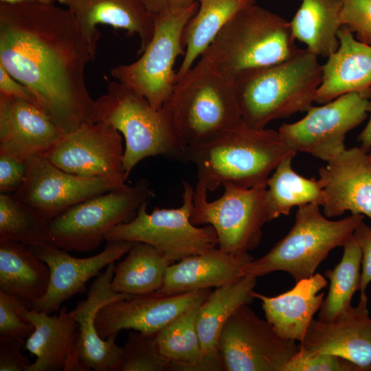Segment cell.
Listing matches in <instances>:
<instances>
[{
    "label": "cell",
    "instance_id": "obj_32",
    "mask_svg": "<svg viewBox=\"0 0 371 371\" xmlns=\"http://www.w3.org/2000/svg\"><path fill=\"white\" fill-rule=\"evenodd\" d=\"M295 155L283 159L267 181L265 201L268 221L281 215H288L295 206L323 204L324 194L319 179L305 178L292 168V159Z\"/></svg>",
    "mask_w": 371,
    "mask_h": 371
},
{
    "label": "cell",
    "instance_id": "obj_18",
    "mask_svg": "<svg viewBox=\"0 0 371 371\" xmlns=\"http://www.w3.org/2000/svg\"><path fill=\"white\" fill-rule=\"evenodd\" d=\"M327 218L345 212L371 218V155L360 147L346 149L319 168Z\"/></svg>",
    "mask_w": 371,
    "mask_h": 371
},
{
    "label": "cell",
    "instance_id": "obj_17",
    "mask_svg": "<svg viewBox=\"0 0 371 371\" xmlns=\"http://www.w3.org/2000/svg\"><path fill=\"white\" fill-rule=\"evenodd\" d=\"M134 242H108L99 254L88 258H75L49 243L28 247L48 266L49 287L45 295L31 304L30 309L49 315L56 312L63 302L85 291L89 279L100 273L109 263L127 254Z\"/></svg>",
    "mask_w": 371,
    "mask_h": 371
},
{
    "label": "cell",
    "instance_id": "obj_44",
    "mask_svg": "<svg viewBox=\"0 0 371 371\" xmlns=\"http://www.w3.org/2000/svg\"><path fill=\"white\" fill-rule=\"evenodd\" d=\"M366 96L367 111L370 113V119L358 137V141L361 143V147L366 151L370 152L371 150V87L368 89L362 91Z\"/></svg>",
    "mask_w": 371,
    "mask_h": 371
},
{
    "label": "cell",
    "instance_id": "obj_2",
    "mask_svg": "<svg viewBox=\"0 0 371 371\" xmlns=\"http://www.w3.org/2000/svg\"><path fill=\"white\" fill-rule=\"evenodd\" d=\"M292 154L297 153L278 131L243 123L186 147L183 160L194 164L198 182L214 191L227 181L245 188L266 185L280 161Z\"/></svg>",
    "mask_w": 371,
    "mask_h": 371
},
{
    "label": "cell",
    "instance_id": "obj_24",
    "mask_svg": "<svg viewBox=\"0 0 371 371\" xmlns=\"http://www.w3.org/2000/svg\"><path fill=\"white\" fill-rule=\"evenodd\" d=\"M253 260L249 253L234 255L217 247L170 265L157 291L174 295L223 286L245 276V267Z\"/></svg>",
    "mask_w": 371,
    "mask_h": 371
},
{
    "label": "cell",
    "instance_id": "obj_15",
    "mask_svg": "<svg viewBox=\"0 0 371 371\" xmlns=\"http://www.w3.org/2000/svg\"><path fill=\"white\" fill-rule=\"evenodd\" d=\"M27 164L25 182L14 194L49 221L85 200L122 189L104 178L67 172L54 165L44 154L28 157Z\"/></svg>",
    "mask_w": 371,
    "mask_h": 371
},
{
    "label": "cell",
    "instance_id": "obj_8",
    "mask_svg": "<svg viewBox=\"0 0 371 371\" xmlns=\"http://www.w3.org/2000/svg\"><path fill=\"white\" fill-rule=\"evenodd\" d=\"M198 2L191 6L154 14L153 37L135 62L112 68L111 74L118 82L144 97L157 109L169 99L177 82L174 65L185 54L184 28L196 13Z\"/></svg>",
    "mask_w": 371,
    "mask_h": 371
},
{
    "label": "cell",
    "instance_id": "obj_43",
    "mask_svg": "<svg viewBox=\"0 0 371 371\" xmlns=\"http://www.w3.org/2000/svg\"><path fill=\"white\" fill-rule=\"evenodd\" d=\"M0 94L26 100L37 104L33 93L25 85L12 76L1 64H0Z\"/></svg>",
    "mask_w": 371,
    "mask_h": 371
},
{
    "label": "cell",
    "instance_id": "obj_40",
    "mask_svg": "<svg viewBox=\"0 0 371 371\" xmlns=\"http://www.w3.org/2000/svg\"><path fill=\"white\" fill-rule=\"evenodd\" d=\"M27 174V159L0 153V193L14 194L23 186Z\"/></svg>",
    "mask_w": 371,
    "mask_h": 371
},
{
    "label": "cell",
    "instance_id": "obj_3",
    "mask_svg": "<svg viewBox=\"0 0 371 371\" xmlns=\"http://www.w3.org/2000/svg\"><path fill=\"white\" fill-rule=\"evenodd\" d=\"M322 78L318 56L306 48L286 60L242 74L234 82L244 124L264 129L273 120L306 112Z\"/></svg>",
    "mask_w": 371,
    "mask_h": 371
},
{
    "label": "cell",
    "instance_id": "obj_13",
    "mask_svg": "<svg viewBox=\"0 0 371 371\" xmlns=\"http://www.w3.org/2000/svg\"><path fill=\"white\" fill-rule=\"evenodd\" d=\"M367 103L363 92L348 93L312 106L303 118L283 124L278 131L293 150L328 161L346 149V135L366 118Z\"/></svg>",
    "mask_w": 371,
    "mask_h": 371
},
{
    "label": "cell",
    "instance_id": "obj_27",
    "mask_svg": "<svg viewBox=\"0 0 371 371\" xmlns=\"http://www.w3.org/2000/svg\"><path fill=\"white\" fill-rule=\"evenodd\" d=\"M256 278L245 276L232 284L216 288L199 306L196 328L208 371H223L218 350L221 330L234 311L251 303Z\"/></svg>",
    "mask_w": 371,
    "mask_h": 371
},
{
    "label": "cell",
    "instance_id": "obj_1",
    "mask_svg": "<svg viewBox=\"0 0 371 371\" xmlns=\"http://www.w3.org/2000/svg\"><path fill=\"white\" fill-rule=\"evenodd\" d=\"M73 12L54 3L0 2V64L65 134L91 122L85 68L93 61Z\"/></svg>",
    "mask_w": 371,
    "mask_h": 371
},
{
    "label": "cell",
    "instance_id": "obj_21",
    "mask_svg": "<svg viewBox=\"0 0 371 371\" xmlns=\"http://www.w3.org/2000/svg\"><path fill=\"white\" fill-rule=\"evenodd\" d=\"M63 135L37 104L0 94V153L27 159L45 153Z\"/></svg>",
    "mask_w": 371,
    "mask_h": 371
},
{
    "label": "cell",
    "instance_id": "obj_11",
    "mask_svg": "<svg viewBox=\"0 0 371 371\" xmlns=\"http://www.w3.org/2000/svg\"><path fill=\"white\" fill-rule=\"evenodd\" d=\"M154 196L146 180L85 200L49 223V243L60 249L90 251L117 225L131 220Z\"/></svg>",
    "mask_w": 371,
    "mask_h": 371
},
{
    "label": "cell",
    "instance_id": "obj_38",
    "mask_svg": "<svg viewBox=\"0 0 371 371\" xmlns=\"http://www.w3.org/2000/svg\"><path fill=\"white\" fill-rule=\"evenodd\" d=\"M282 371H363L356 364L336 355L299 348Z\"/></svg>",
    "mask_w": 371,
    "mask_h": 371
},
{
    "label": "cell",
    "instance_id": "obj_7",
    "mask_svg": "<svg viewBox=\"0 0 371 371\" xmlns=\"http://www.w3.org/2000/svg\"><path fill=\"white\" fill-rule=\"evenodd\" d=\"M91 122L109 124L124 136L126 179L144 158L183 159V148L163 108L155 109L144 97L118 81L109 82L107 92L95 100Z\"/></svg>",
    "mask_w": 371,
    "mask_h": 371
},
{
    "label": "cell",
    "instance_id": "obj_6",
    "mask_svg": "<svg viewBox=\"0 0 371 371\" xmlns=\"http://www.w3.org/2000/svg\"><path fill=\"white\" fill-rule=\"evenodd\" d=\"M319 206H299L289 233L265 255L249 262L244 276L257 278L282 271L295 282L313 276L332 249L344 246L364 218L363 214H352L331 221L321 213Z\"/></svg>",
    "mask_w": 371,
    "mask_h": 371
},
{
    "label": "cell",
    "instance_id": "obj_29",
    "mask_svg": "<svg viewBox=\"0 0 371 371\" xmlns=\"http://www.w3.org/2000/svg\"><path fill=\"white\" fill-rule=\"evenodd\" d=\"M197 10L184 28L183 43L186 51L176 72L177 81L191 69L196 59L233 16L256 4V0H197Z\"/></svg>",
    "mask_w": 371,
    "mask_h": 371
},
{
    "label": "cell",
    "instance_id": "obj_10",
    "mask_svg": "<svg viewBox=\"0 0 371 371\" xmlns=\"http://www.w3.org/2000/svg\"><path fill=\"white\" fill-rule=\"evenodd\" d=\"M224 192L209 201L207 188L197 182L190 216L194 225H210L218 237V247L234 255L256 248L262 228L268 221L266 185L245 188L232 182L222 184Z\"/></svg>",
    "mask_w": 371,
    "mask_h": 371
},
{
    "label": "cell",
    "instance_id": "obj_35",
    "mask_svg": "<svg viewBox=\"0 0 371 371\" xmlns=\"http://www.w3.org/2000/svg\"><path fill=\"white\" fill-rule=\"evenodd\" d=\"M49 223L14 194H0V237L27 247L49 243Z\"/></svg>",
    "mask_w": 371,
    "mask_h": 371
},
{
    "label": "cell",
    "instance_id": "obj_33",
    "mask_svg": "<svg viewBox=\"0 0 371 371\" xmlns=\"http://www.w3.org/2000/svg\"><path fill=\"white\" fill-rule=\"evenodd\" d=\"M200 304L183 313L155 335L159 350L170 363V370L208 371L196 328Z\"/></svg>",
    "mask_w": 371,
    "mask_h": 371
},
{
    "label": "cell",
    "instance_id": "obj_42",
    "mask_svg": "<svg viewBox=\"0 0 371 371\" xmlns=\"http://www.w3.org/2000/svg\"><path fill=\"white\" fill-rule=\"evenodd\" d=\"M361 251V267L359 291L365 292L371 282V227L362 221L353 235Z\"/></svg>",
    "mask_w": 371,
    "mask_h": 371
},
{
    "label": "cell",
    "instance_id": "obj_37",
    "mask_svg": "<svg viewBox=\"0 0 371 371\" xmlns=\"http://www.w3.org/2000/svg\"><path fill=\"white\" fill-rule=\"evenodd\" d=\"M30 304L21 298L0 291V341H23L32 334L34 326L24 319L21 308Z\"/></svg>",
    "mask_w": 371,
    "mask_h": 371
},
{
    "label": "cell",
    "instance_id": "obj_9",
    "mask_svg": "<svg viewBox=\"0 0 371 371\" xmlns=\"http://www.w3.org/2000/svg\"><path fill=\"white\" fill-rule=\"evenodd\" d=\"M183 203L177 208H155L147 212L146 202L131 220L120 223L106 235L105 240L142 242L162 251L174 263L218 247L212 226L199 227L190 221L194 189L183 181Z\"/></svg>",
    "mask_w": 371,
    "mask_h": 371
},
{
    "label": "cell",
    "instance_id": "obj_48",
    "mask_svg": "<svg viewBox=\"0 0 371 371\" xmlns=\"http://www.w3.org/2000/svg\"><path fill=\"white\" fill-rule=\"evenodd\" d=\"M68 0H58V2L61 3H63L64 5L66 3V2Z\"/></svg>",
    "mask_w": 371,
    "mask_h": 371
},
{
    "label": "cell",
    "instance_id": "obj_25",
    "mask_svg": "<svg viewBox=\"0 0 371 371\" xmlns=\"http://www.w3.org/2000/svg\"><path fill=\"white\" fill-rule=\"evenodd\" d=\"M327 280L320 273L302 279L293 288L280 295L269 297L253 291L252 296L261 302L266 319L282 337L302 342L322 304Z\"/></svg>",
    "mask_w": 371,
    "mask_h": 371
},
{
    "label": "cell",
    "instance_id": "obj_16",
    "mask_svg": "<svg viewBox=\"0 0 371 371\" xmlns=\"http://www.w3.org/2000/svg\"><path fill=\"white\" fill-rule=\"evenodd\" d=\"M210 292V289L174 295L155 291L117 300L98 311L95 328L102 339L122 330L156 335L183 313L201 304Z\"/></svg>",
    "mask_w": 371,
    "mask_h": 371
},
{
    "label": "cell",
    "instance_id": "obj_28",
    "mask_svg": "<svg viewBox=\"0 0 371 371\" xmlns=\"http://www.w3.org/2000/svg\"><path fill=\"white\" fill-rule=\"evenodd\" d=\"M47 265L27 246L0 237V291L31 304L47 291Z\"/></svg>",
    "mask_w": 371,
    "mask_h": 371
},
{
    "label": "cell",
    "instance_id": "obj_12",
    "mask_svg": "<svg viewBox=\"0 0 371 371\" xmlns=\"http://www.w3.org/2000/svg\"><path fill=\"white\" fill-rule=\"evenodd\" d=\"M299 348L296 341L280 337L248 304L230 316L218 339L224 371H282Z\"/></svg>",
    "mask_w": 371,
    "mask_h": 371
},
{
    "label": "cell",
    "instance_id": "obj_19",
    "mask_svg": "<svg viewBox=\"0 0 371 371\" xmlns=\"http://www.w3.org/2000/svg\"><path fill=\"white\" fill-rule=\"evenodd\" d=\"M300 348L345 359L363 371L371 370V317L368 297L361 293L358 304L351 306L333 319H314Z\"/></svg>",
    "mask_w": 371,
    "mask_h": 371
},
{
    "label": "cell",
    "instance_id": "obj_4",
    "mask_svg": "<svg viewBox=\"0 0 371 371\" xmlns=\"http://www.w3.org/2000/svg\"><path fill=\"white\" fill-rule=\"evenodd\" d=\"M290 23L254 4L237 13L201 56L234 82L242 74L286 60L300 50Z\"/></svg>",
    "mask_w": 371,
    "mask_h": 371
},
{
    "label": "cell",
    "instance_id": "obj_20",
    "mask_svg": "<svg viewBox=\"0 0 371 371\" xmlns=\"http://www.w3.org/2000/svg\"><path fill=\"white\" fill-rule=\"evenodd\" d=\"M20 313L35 328L25 344L36 356L28 371H89L78 355V324L65 306L52 316L27 305Z\"/></svg>",
    "mask_w": 371,
    "mask_h": 371
},
{
    "label": "cell",
    "instance_id": "obj_46",
    "mask_svg": "<svg viewBox=\"0 0 371 371\" xmlns=\"http://www.w3.org/2000/svg\"><path fill=\"white\" fill-rule=\"evenodd\" d=\"M197 0H169V8L173 10L188 8L196 3Z\"/></svg>",
    "mask_w": 371,
    "mask_h": 371
},
{
    "label": "cell",
    "instance_id": "obj_34",
    "mask_svg": "<svg viewBox=\"0 0 371 371\" xmlns=\"http://www.w3.org/2000/svg\"><path fill=\"white\" fill-rule=\"evenodd\" d=\"M361 256V249L352 236L344 246L341 261L325 273L330 286L320 307L318 320L330 321L352 306V296L359 290Z\"/></svg>",
    "mask_w": 371,
    "mask_h": 371
},
{
    "label": "cell",
    "instance_id": "obj_47",
    "mask_svg": "<svg viewBox=\"0 0 371 371\" xmlns=\"http://www.w3.org/2000/svg\"><path fill=\"white\" fill-rule=\"evenodd\" d=\"M1 3H14L22 1H41L44 3H55L58 0H0Z\"/></svg>",
    "mask_w": 371,
    "mask_h": 371
},
{
    "label": "cell",
    "instance_id": "obj_22",
    "mask_svg": "<svg viewBox=\"0 0 371 371\" xmlns=\"http://www.w3.org/2000/svg\"><path fill=\"white\" fill-rule=\"evenodd\" d=\"M115 267V262H111L104 271L99 273L90 286L87 298L79 301L71 311L78 324V357L89 370L115 371L122 355V347L115 343L117 333L102 339L94 324L95 316L103 306L117 300L133 297L111 289Z\"/></svg>",
    "mask_w": 371,
    "mask_h": 371
},
{
    "label": "cell",
    "instance_id": "obj_5",
    "mask_svg": "<svg viewBox=\"0 0 371 371\" xmlns=\"http://www.w3.org/2000/svg\"><path fill=\"white\" fill-rule=\"evenodd\" d=\"M183 148L243 122L234 82L201 60L162 106Z\"/></svg>",
    "mask_w": 371,
    "mask_h": 371
},
{
    "label": "cell",
    "instance_id": "obj_41",
    "mask_svg": "<svg viewBox=\"0 0 371 371\" xmlns=\"http://www.w3.org/2000/svg\"><path fill=\"white\" fill-rule=\"evenodd\" d=\"M23 341H0V371H28L32 362L21 350Z\"/></svg>",
    "mask_w": 371,
    "mask_h": 371
},
{
    "label": "cell",
    "instance_id": "obj_36",
    "mask_svg": "<svg viewBox=\"0 0 371 371\" xmlns=\"http://www.w3.org/2000/svg\"><path fill=\"white\" fill-rule=\"evenodd\" d=\"M170 363L160 353L155 335L131 330L115 371H167Z\"/></svg>",
    "mask_w": 371,
    "mask_h": 371
},
{
    "label": "cell",
    "instance_id": "obj_45",
    "mask_svg": "<svg viewBox=\"0 0 371 371\" xmlns=\"http://www.w3.org/2000/svg\"><path fill=\"white\" fill-rule=\"evenodd\" d=\"M148 12L157 14L169 8V0H142Z\"/></svg>",
    "mask_w": 371,
    "mask_h": 371
},
{
    "label": "cell",
    "instance_id": "obj_39",
    "mask_svg": "<svg viewBox=\"0 0 371 371\" xmlns=\"http://www.w3.org/2000/svg\"><path fill=\"white\" fill-rule=\"evenodd\" d=\"M341 25L348 27L355 38L371 45V0H341Z\"/></svg>",
    "mask_w": 371,
    "mask_h": 371
},
{
    "label": "cell",
    "instance_id": "obj_14",
    "mask_svg": "<svg viewBox=\"0 0 371 371\" xmlns=\"http://www.w3.org/2000/svg\"><path fill=\"white\" fill-rule=\"evenodd\" d=\"M121 133L104 122H89L65 134L45 153L56 166L79 176L108 179L119 188L128 186L123 168Z\"/></svg>",
    "mask_w": 371,
    "mask_h": 371
},
{
    "label": "cell",
    "instance_id": "obj_49",
    "mask_svg": "<svg viewBox=\"0 0 371 371\" xmlns=\"http://www.w3.org/2000/svg\"><path fill=\"white\" fill-rule=\"evenodd\" d=\"M370 155H371V150H370Z\"/></svg>",
    "mask_w": 371,
    "mask_h": 371
},
{
    "label": "cell",
    "instance_id": "obj_31",
    "mask_svg": "<svg viewBox=\"0 0 371 371\" xmlns=\"http://www.w3.org/2000/svg\"><path fill=\"white\" fill-rule=\"evenodd\" d=\"M162 251L142 242H134L126 256L115 267L113 291L131 296L155 292L173 264Z\"/></svg>",
    "mask_w": 371,
    "mask_h": 371
},
{
    "label": "cell",
    "instance_id": "obj_26",
    "mask_svg": "<svg viewBox=\"0 0 371 371\" xmlns=\"http://www.w3.org/2000/svg\"><path fill=\"white\" fill-rule=\"evenodd\" d=\"M339 46L322 65V78L315 102L325 104L350 92L371 87V45L358 41L350 29L341 25Z\"/></svg>",
    "mask_w": 371,
    "mask_h": 371
},
{
    "label": "cell",
    "instance_id": "obj_30",
    "mask_svg": "<svg viewBox=\"0 0 371 371\" xmlns=\"http://www.w3.org/2000/svg\"><path fill=\"white\" fill-rule=\"evenodd\" d=\"M300 1V8L289 22L292 35L309 51L328 58L339 46L341 1Z\"/></svg>",
    "mask_w": 371,
    "mask_h": 371
},
{
    "label": "cell",
    "instance_id": "obj_23",
    "mask_svg": "<svg viewBox=\"0 0 371 371\" xmlns=\"http://www.w3.org/2000/svg\"><path fill=\"white\" fill-rule=\"evenodd\" d=\"M65 5L74 14L95 58L100 36L98 25L124 30L128 36H138L139 54L153 37L154 14L147 10L142 0H68Z\"/></svg>",
    "mask_w": 371,
    "mask_h": 371
}]
</instances>
